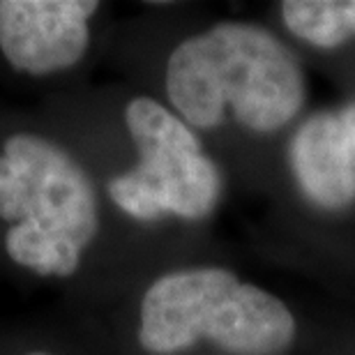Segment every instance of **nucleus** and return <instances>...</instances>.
I'll use <instances>...</instances> for the list:
<instances>
[{"mask_svg":"<svg viewBox=\"0 0 355 355\" xmlns=\"http://www.w3.org/2000/svg\"><path fill=\"white\" fill-rule=\"evenodd\" d=\"M166 92L187 123L210 130L226 106L254 132H275L300 111L304 81L282 42L252 24H219L168 58Z\"/></svg>","mask_w":355,"mask_h":355,"instance_id":"f257e3e1","label":"nucleus"},{"mask_svg":"<svg viewBox=\"0 0 355 355\" xmlns=\"http://www.w3.org/2000/svg\"><path fill=\"white\" fill-rule=\"evenodd\" d=\"M0 217L12 222L7 252L40 275H72L97 231L92 184L58 146L19 134L0 157Z\"/></svg>","mask_w":355,"mask_h":355,"instance_id":"f03ea898","label":"nucleus"},{"mask_svg":"<svg viewBox=\"0 0 355 355\" xmlns=\"http://www.w3.org/2000/svg\"><path fill=\"white\" fill-rule=\"evenodd\" d=\"M293 335L286 304L219 268L162 277L141 304V344L157 355L182 351L198 339L236 355H275Z\"/></svg>","mask_w":355,"mask_h":355,"instance_id":"7ed1b4c3","label":"nucleus"},{"mask_svg":"<svg viewBox=\"0 0 355 355\" xmlns=\"http://www.w3.org/2000/svg\"><path fill=\"white\" fill-rule=\"evenodd\" d=\"M125 118L141 162L109 182L113 201L137 219L208 215L222 194V178L187 125L148 97L132 99Z\"/></svg>","mask_w":355,"mask_h":355,"instance_id":"20e7f679","label":"nucleus"},{"mask_svg":"<svg viewBox=\"0 0 355 355\" xmlns=\"http://www.w3.org/2000/svg\"><path fill=\"white\" fill-rule=\"evenodd\" d=\"M90 0H3L0 49L21 72L51 74L72 67L86 53Z\"/></svg>","mask_w":355,"mask_h":355,"instance_id":"39448f33","label":"nucleus"},{"mask_svg":"<svg viewBox=\"0 0 355 355\" xmlns=\"http://www.w3.org/2000/svg\"><path fill=\"white\" fill-rule=\"evenodd\" d=\"M291 168L311 203L335 210L355 201V102L316 113L297 127Z\"/></svg>","mask_w":355,"mask_h":355,"instance_id":"423d86ee","label":"nucleus"},{"mask_svg":"<svg viewBox=\"0 0 355 355\" xmlns=\"http://www.w3.org/2000/svg\"><path fill=\"white\" fill-rule=\"evenodd\" d=\"M282 17L291 33L316 46H337L355 35V0H286Z\"/></svg>","mask_w":355,"mask_h":355,"instance_id":"0eeeda50","label":"nucleus"},{"mask_svg":"<svg viewBox=\"0 0 355 355\" xmlns=\"http://www.w3.org/2000/svg\"><path fill=\"white\" fill-rule=\"evenodd\" d=\"M33 355H46V353H33Z\"/></svg>","mask_w":355,"mask_h":355,"instance_id":"6e6552de","label":"nucleus"}]
</instances>
